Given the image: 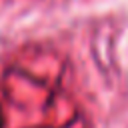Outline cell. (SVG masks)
<instances>
[{"label":"cell","mask_w":128,"mask_h":128,"mask_svg":"<svg viewBox=\"0 0 128 128\" xmlns=\"http://www.w3.org/2000/svg\"><path fill=\"white\" fill-rule=\"evenodd\" d=\"M0 128H4V116H2V106H0Z\"/></svg>","instance_id":"cell-1"}]
</instances>
